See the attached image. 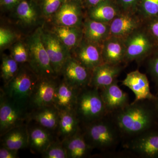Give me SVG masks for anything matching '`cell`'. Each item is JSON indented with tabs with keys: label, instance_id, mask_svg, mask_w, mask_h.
Listing matches in <instances>:
<instances>
[{
	"label": "cell",
	"instance_id": "31",
	"mask_svg": "<svg viewBox=\"0 0 158 158\" xmlns=\"http://www.w3.org/2000/svg\"><path fill=\"white\" fill-rule=\"evenodd\" d=\"M10 56L19 65L28 63L29 53L26 43L21 41L15 43L11 47Z\"/></svg>",
	"mask_w": 158,
	"mask_h": 158
},
{
	"label": "cell",
	"instance_id": "32",
	"mask_svg": "<svg viewBox=\"0 0 158 158\" xmlns=\"http://www.w3.org/2000/svg\"><path fill=\"white\" fill-rule=\"evenodd\" d=\"M65 0H38L42 15L50 18L56 13Z\"/></svg>",
	"mask_w": 158,
	"mask_h": 158
},
{
	"label": "cell",
	"instance_id": "24",
	"mask_svg": "<svg viewBox=\"0 0 158 158\" xmlns=\"http://www.w3.org/2000/svg\"><path fill=\"white\" fill-rule=\"evenodd\" d=\"M83 38L93 43L102 45L110 37V24L88 18L84 23Z\"/></svg>",
	"mask_w": 158,
	"mask_h": 158
},
{
	"label": "cell",
	"instance_id": "19",
	"mask_svg": "<svg viewBox=\"0 0 158 158\" xmlns=\"http://www.w3.org/2000/svg\"><path fill=\"white\" fill-rule=\"evenodd\" d=\"M81 89L72 86L62 79L59 81L56 89L54 106L59 111L74 110L78 95Z\"/></svg>",
	"mask_w": 158,
	"mask_h": 158
},
{
	"label": "cell",
	"instance_id": "7",
	"mask_svg": "<svg viewBox=\"0 0 158 158\" xmlns=\"http://www.w3.org/2000/svg\"><path fill=\"white\" fill-rule=\"evenodd\" d=\"M41 37L52 67L59 77L65 62L71 56L70 51L52 31H44L42 28Z\"/></svg>",
	"mask_w": 158,
	"mask_h": 158
},
{
	"label": "cell",
	"instance_id": "3",
	"mask_svg": "<svg viewBox=\"0 0 158 158\" xmlns=\"http://www.w3.org/2000/svg\"><path fill=\"white\" fill-rule=\"evenodd\" d=\"M74 111L81 122V126L109 115L100 91L90 86L80 90Z\"/></svg>",
	"mask_w": 158,
	"mask_h": 158
},
{
	"label": "cell",
	"instance_id": "39",
	"mask_svg": "<svg viewBox=\"0 0 158 158\" xmlns=\"http://www.w3.org/2000/svg\"><path fill=\"white\" fill-rule=\"evenodd\" d=\"M105 1L106 0H85L83 3V6L89 9Z\"/></svg>",
	"mask_w": 158,
	"mask_h": 158
},
{
	"label": "cell",
	"instance_id": "5",
	"mask_svg": "<svg viewBox=\"0 0 158 158\" xmlns=\"http://www.w3.org/2000/svg\"><path fill=\"white\" fill-rule=\"evenodd\" d=\"M41 27L35 30L27 40L30 67L39 78H57L41 39Z\"/></svg>",
	"mask_w": 158,
	"mask_h": 158
},
{
	"label": "cell",
	"instance_id": "6",
	"mask_svg": "<svg viewBox=\"0 0 158 158\" xmlns=\"http://www.w3.org/2000/svg\"><path fill=\"white\" fill-rule=\"evenodd\" d=\"M30 110L0 92V136L13 128L28 124Z\"/></svg>",
	"mask_w": 158,
	"mask_h": 158
},
{
	"label": "cell",
	"instance_id": "16",
	"mask_svg": "<svg viewBox=\"0 0 158 158\" xmlns=\"http://www.w3.org/2000/svg\"><path fill=\"white\" fill-rule=\"evenodd\" d=\"M122 66L104 63L92 72L89 86L101 90L112 85L122 70Z\"/></svg>",
	"mask_w": 158,
	"mask_h": 158
},
{
	"label": "cell",
	"instance_id": "15",
	"mask_svg": "<svg viewBox=\"0 0 158 158\" xmlns=\"http://www.w3.org/2000/svg\"><path fill=\"white\" fill-rule=\"evenodd\" d=\"M100 91L109 115L121 110L130 103L128 95L119 88L117 80Z\"/></svg>",
	"mask_w": 158,
	"mask_h": 158
},
{
	"label": "cell",
	"instance_id": "20",
	"mask_svg": "<svg viewBox=\"0 0 158 158\" xmlns=\"http://www.w3.org/2000/svg\"><path fill=\"white\" fill-rule=\"evenodd\" d=\"M59 111L53 105L32 110L30 121L55 133L56 135L59 121Z\"/></svg>",
	"mask_w": 158,
	"mask_h": 158
},
{
	"label": "cell",
	"instance_id": "42",
	"mask_svg": "<svg viewBox=\"0 0 158 158\" xmlns=\"http://www.w3.org/2000/svg\"><path fill=\"white\" fill-rule=\"evenodd\" d=\"M71 1H75V2H78L81 3L82 5H83V3H84L85 0H71Z\"/></svg>",
	"mask_w": 158,
	"mask_h": 158
},
{
	"label": "cell",
	"instance_id": "23",
	"mask_svg": "<svg viewBox=\"0 0 158 158\" xmlns=\"http://www.w3.org/2000/svg\"><path fill=\"white\" fill-rule=\"evenodd\" d=\"M28 124L13 128L1 137V145L19 151L29 147Z\"/></svg>",
	"mask_w": 158,
	"mask_h": 158
},
{
	"label": "cell",
	"instance_id": "13",
	"mask_svg": "<svg viewBox=\"0 0 158 158\" xmlns=\"http://www.w3.org/2000/svg\"><path fill=\"white\" fill-rule=\"evenodd\" d=\"M124 40L126 48L124 61L126 62L139 61L144 59L151 48L147 35L138 29Z\"/></svg>",
	"mask_w": 158,
	"mask_h": 158
},
{
	"label": "cell",
	"instance_id": "41",
	"mask_svg": "<svg viewBox=\"0 0 158 158\" xmlns=\"http://www.w3.org/2000/svg\"><path fill=\"white\" fill-rule=\"evenodd\" d=\"M153 102L156 111L158 114V94L157 96H156V98L153 101Z\"/></svg>",
	"mask_w": 158,
	"mask_h": 158
},
{
	"label": "cell",
	"instance_id": "22",
	"mask_svg": "<svg viewBox=\"0 0 158 158\" xmlns=\"http://www.w3.org/2000/svg\"><path fill=\"white\" fill-rule=\"evenodd\" d=\"M125 52L124 39L110 37L102 44V57L104 63L119 65L124 61Z\"/></svg>",
	"mask_w": 158,
	"mask_h": 158
},
{
	"label": "cell",
	"instance_id": "21",
	"mask_svg": "<svg viewBox=\"0 0 158 158\" xmlns=\"http://www.w3.org/2000/svg\"><path fill=\"white\" fill-rule=\"evenodd\" d=\"M81 129V122L74 110L59 111V121L56 136L60 141L74 135Z\"/></svg>",
	"mask_w": 158,
	"mask_h": 158
},
{
	"label": "cell",
	"instance_id": "25",
	"mask_svg": "<svg viewBox=\"0 0 158 158\" xmlns=\"http://www.w3.org/2000/svg\"><path fill=\"white\" fill-rule=\"evenodd\" d=\"M14 9L18 19L26 26L34 25L42 14L38 0H21Z\"/></svg>",
	"mask_w": 158,
	"mask_h": 158
},
{
	"label": "cell",
	"instance_id": "14",
	"mask_svg": "<svg viewBox=\"0 0 158 158\" xmlns=\"http://www.w3.org/2000/svg\"><path fill=\"white\" fill-rule=\"evenodd\" d=\"M135 95V101L154 100L156 96L151 92L149 81L146 75L136 70L127 74L122 82Z\"/></svg>",
	"mask_w": 158,
	"mask_h": 158
},
{
	"label": "cell",
	"instance_id": "29",
	"mask_svg": "<svg viewBox=\"0 0 158 158\" xmlns=\"http://www.w3.org/2000/svg\"><path fill=\"white\" fill-rule=\"evenodd\" d=\"M20 65L15 60L9 56H3L1 66V77L4 82V85L13 78L17 73Z\"/></svg>",
	"mask_w": 158,
	"mask_h": 158
},
{
	"label": "cell",
	"instance_id": "11",
	"mask_svg": "<svg viewBox=\"0 0 158 158\" xmlns=\"http://www.w3.org/2000/svg\"><path fill=\"white\" fill-rule=\"evenodd\" d=\"M71 56L92 72L104 63L102 45L89 42L84 38L77 47L72 52Z\"/></svg>",
	"mask_w": 158,
	"mask_h": 158
},
{
	"label": "cell",
	"instance_id": "27",
	"mask_svg": "<svg viewBox=\"0 0 158 158\" xmlns=\"http://www.w3.org/2000/svg\"><path fill=\"white\" fill-rule=\"evenodd\" d=\"M51 31L68 49L71 54L83 39V28L81 27L55 25Z\"/></svg>",
	"mask_w": 158,
	"mask_h": 158
},
{
	"label": "cell",
	"instance_id": "4",
	"mask_svg": "<svg viewBox=\"0 0 158 158\" xmlns=\"http://www.w3.org/2000/svg\"><path fill=\"white\" fill-rule=\"evenodd\" d=\"M39 79L28 63L23 64L15 76L1 89L10 98L29 109V101Z\"/></svg>",
	"mask_w": 158,
	"mask_h": 158
},
{
	"label": "cell",
	"instance_id": "9",
	"mask_svg": "<svg viewBox=\"0 0 158 158\" xmlns=\"http://www.w3.org/2000/svg\"><path fill=\"white\" fill-rule=\"evenodd\" d=\"M58 78H39L29 101L30 111L53 105L54 95L59 82Z\"/></svg>",
	"mask_w": 158,
	"mask_h": 158
},
{
	"label": "cell",
	"instance_id": "37",
	"mask_svg": "<svg viewBox=\"0 0 158 158\" xmlns=\"http://www.w3.org/2000/svg\"><path fill=\"white\" fill-rule=\"evenodd\" d=\"M149 69L150 72L158 85V56L151 60Z\"/></svg>",
	"mask_w": 158,
	"mask_h": 158
},
{
	"label": "cell",
	"instance_id": "36",
	"mask_svg": "<svg viewBox=\"0 0 158 158\" xmlns=\"http://www.w3.org/2000/svg\"><path fill=\"white\" fill-rule=\"evenodd\" d=\"M19 151L15 150L1 146L0 148V158H17Z\"/></svg>",
	"mask_w": 158,
	"mask_h": 158
},
{
	"label": "cell",
	"instance_id": "34",
	"mask_svg": "<svg viewBox=\"0 0 158 158\" xmlns=\"http://www.w3.org/2000/svg\"><path fill=\"white\" fill-rule=\"evenodd\" d=\"M17 39L16 34L10 29L5 27L0 29V48H6L15 42Z\"/></svg>",
	"mask_w": 158,
	"mask_h": 158
},
{
	"label": "cell",
	"instance_id": "8",
	"mask_svg": "<svg viewBox=\"0 0 158 158\" xmlns=\"http://www.w3.org/2000/svg\"><path fill=\"white\" fill-rule=\"evenodd\" d=\"M124 147L142 158H158V131L153 129L129 139Z\"/></svg>",
	"mask_w": 158,
	"mask_h": 158
},
{
	"label": "cell",
	"instance_id": "2",
	"mask_svg": "<svg viewBox=\"0 0 158 158\" xmlns=\"http://www.w3.org/2000/svg\"><path fill=\"white\" fill-rule=\"evenodd\" d=\"M84 137L93 148L101 151L111 150L118 145L122 138L111 115L82 126Z\"/></svg>",
	"mask_w": 158,
	"mask_h": 158
},
{
	"label": "cell",
	"instance_id": "18",
	"mask_svg": "<svg viewBox=\"0 0 158 158\" xmlns=\"http://www.w3.org/2000/svg\"><path fill=\"white\" fill-rule=\"evenodd\" d=\"M139 26V20L132 12L123 11L110 23V37L125 39Z\"/></svg>",
	"mask_w": 158,
	"mask_h": 158
},
{
	"label": "cell",
	"instance_id": "17",
	"mask_svg": "<svg viewBox=\"0 0 158 158\" xmlns=\"http://www.w3.org/2000/svg\"><path fill=\"white\" fill-rule=\"evenodd\" d=\"M34 123V126L28 125V148L34 153L41 155L57 137L55 133Z\"/></svg>",
	"mask_w": 158,
	"mask_h": 158
},
{
	"label": "cell",
	"instance_id": "33",
	"mask_svg": "<svg viewBox=\"0 0 158 158\" xmlns=\"http://www.w3.org/2000/svg\"><path fill=\"white\" fill-rule=\"evenodd\" d=\"M137 9L143 16H156L158 15V0H140Z\"/></svg>",
	"mask_w": 158,
	"mask_h": 158
},
{
	"label": "cell",
	"instance_id": "1",
	"mask_svg": "<svg viewBox=\"0 0 158 158\" xmlns=\"http://www.w3.org/2000/svg\"><path fill=\"white\" fill-rule=\"evenodd\" d=\"M152 103L149 100L134 101L110 114L122 138L130 139L153 129L158 113Z\"/></svg>",
	"mask_w": 158,
	"mask_h": 158
},
{
	"label": "cell",
	"instance_id": "40",
	"mask_svg": "<svg viewBox=\"0 0 158 158\" xmlns=\"http://www.w3.org/2000/svg\"><path fill=\"white\" fill-rule=\"evenodd\" d=\"M149 29L153 36L158 39V20L153 22L150 26Z\"/></svg>",
	"mask_w": 158,
	"mask_h": 158
},
{
	"label": "cell",
	"instance_id": "35",
	"mask_svg": "<svg viewBox=\"0 0 158 158\" xmlns=\"http://www.w3.org/2000/svg\"><path fill=\"white\" fill-rule=\"evenodd\" d=\"M121 11L132 12L137 9L140 0H113Z\"/></svg>",
	"mask_w": 158,
	"mask_h": 158
},
{
	"label": "cell",
	"instance_id": "26",
	"mask_svg": "<svg viewBox=\"0 0 158 158\" xmlns=\"http://www.w3.org/2000/svg\"><path fill=\"white\" fill-rule=\"evenodd\" d=\"M68 158H84L90 156L93 150L84 137L82 129L74 135L62 141Z\"/></svg>",
	"mask_w": 158,
	"mask_h": 158
},
{
	"label": "cell",
	"instance_id": "38",
	"mask_svg": "<svg viewBox=\"0 0 158 158\" xmlns=\"http://www.w3.org/2000/svg\"><path fill=\"white\" fill-rule=\"evenodd\" d=\"M21 0H0L1 7L8 10L14 9Z\"/></svg>",
	"mask_w": 158,
	"mask_h": 158
},
{
	"label": "cell",
	"instance_id": "10",
	"mask_svg": "<svg viewBox=\"0 0 158 158\" xmlns=\"http://www.w3.org/2000/svg\"><path fill=\"white\" fill-rule=\"evenodd\" d=\"M91 75L92 71L71 56L64 64L60 76L69 85L81 89L89 86Z\"/></svg>",
	"mask_w": 158,
	"mask_h": 158
},
{
	"label": "cell",
	"instance_id": "28",
	"mask_svg": "<svg viewBox=\"0 0 158 158\" xmlns=\"http://www.w3.org/2000/svg\"><path fill=\"white\" fill-rule=\"evenodd\" d=\"M121 12L113 0H106L88 9V14L90 19L110 24Z\"/></svg>",
	"mask_w": 158,
	"mask_h": 158
},
{
	"label": "cell",
	"instance_id": "12",
	"mask_svg": "<svg viewBox=\"0 0 158 158\" xmlns=\"http://www.w3.org/2000/svg\"><path fill=\"white\" fill-rule=\"evenodd\" d=\"M81 3L71 0H65L52 17L55 25L81 27L83 24V9Z\"/></svg>",
	"mask_w": 158,
	"mask_h": 158
},
{
	"label": "cell",
	"instance_id": "30",
	"mask_svg": "<svg viewBox=\"0 0 158 158\" xmlns=\"http://www.w3.org/2000/svg\"><path fill=\"white\" fill-rule=\"evenodd\" d=\"M41 156L44 158H68L67 152L62 141L57 138L43 153Z\"/></svg>",
	"mask_w": 158,
	"mask_h": 158
}]
</instances>
